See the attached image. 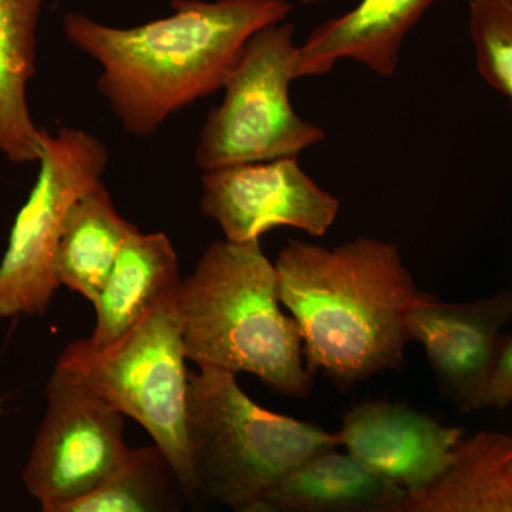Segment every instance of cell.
I'll return each instance as SVG.
<instances>
[{
	"instance_id": "6da1fadb",
	"label": "cell",
	"mask_w": 512,
	"mask_h": 512,
	"mask_svg": "<svg viewBox=\"0 0 512 512\" xmlns=\"http://www.w3.org/2000/svg\"><path fill=\"white\" fill-rule=\"evenodd\" d=\"M174 13L136 28L63 18L70 43L100 64L97 90L127 133L150 137L168 117L224 89L259 30L285 22L288 0H173Z\"/></svg>"
},
{
	"instance_id": "7a4b0ae2",
	"label": "cell",
	"mask_w": 512,
	"mask_h": 512,
	"mask_svg": "<svg viewBox=\"0 0 512 512\" xmlns=\"http://www.w3.org/2000/svg\"><path fill=\"white\" fill-rule=\"evenodd\" d=\"M278 298L298 326L306 366L348 393L406 363L407 319L427 295L396 245L335 248L291 239L275 261Z\"/></svg>"
},
{
	"instance_id": "3957f363",
	"label": "cell",
	"mask_w": 512,
	"mask_h": 512,
	"mask_svg": "<svg viewBox=\"0 0 512 512\" xmlns=\"http://www.w3.org/2000/svg\"><path fill=\"white\" fill-rule=\"evenodd\" d=\"M175 309L198 369L249 373L282 396H311L301 335L282 311L275 265L259 239L211 244L178 286Z\"/></svg>"
},
{
	"instance_id": "277c9868",
	"label": "cell",
	"mask_w": 512,
	"mask_h": 512,
	"mask_svg": "<svg viewBox=\"0 0 512 512\" xmlns=\"http://www.w3.org/2000/svg\"><path fill=\"white\" fill-rule=\"evenodd\" d=\"M187 437L198 494L232 511L265 498L309 458L340 447L338 431L269 412L237 375L217 369L190 373Z\"/></svg>"
},
{
	"instance_id": "5b68a950",
	"label": "cell",
	"mask_w": 512,
	"mask_h": 512,
	"mask_svg": "<svg viewBox=\"0 0 512 512\" xmlns=\"http://www.w3.org/2000/svg\"><path fill=\"white\" fill-rule=\"evenodd\" d=\"M187 360L173 293L113 342L96 345L84 338L69 343L55 367L136 420L191 500L198 490L187 437Z\"/></svg>"
},
{
	"instance_id": "8992f818",
	"label": "cell",
	"mask_w": 512,
	"mask_h": 512,
	"mask_svg": "<svg viewBox=\"0 0 512 512\" xmlns=\"http://www.w3.org/2000/svg\"><path fill=\"white\" fill-rule=\"evenodd\" d=\"M293 23L259 30L224 86V100L201 128L195 163L202 171L298 157L325 137L322 127L293 110L298 46Z\"/></svg>"
},
{
	"instance_id": "52a82bcc",
	"label": "cell",
	"mask_w": 512,
	"mask_h": 512,
	"mask_svg": "<svg viewBox=\"0 0 512 512\" xmlns=\"http://www.w3.org/2000/svg\"><path fill=\"white\" fill-rule=\"evenodd\" d=\"M35 187L10 231L0 259V319L40 316L60 288L56 256L67 212L80 195L103 184L106 144L80 128L42 130Z\"/></svg>"
},
{
	"instance_id": "ba28073f",
	"label": "cell",
	"mask_w": 512,
	"mask_h": 512,
	"mask_svg": "<svg viewBox=\"0 0 512 512\" xmlns=\"http://www.w3.org/2000/svg\"><path fill=\"white\" fill-rule=\"evenodd\" d=\"M46 402L22 478L40 505L62 504L109 480L133 448L123 414L56 367Z\"/></svg>"
},
{
	"instance_id": "9c48e42d",
	"label": "cell",
	"mask_w": 512,
	"mask_h": 512,
	"mask_svg": "<svg viewBox=\"0 0 512 512\" xmlns=\"http://www.w3.org/2000/svg\"><path fill=\"white\" fill-rule=\"evenodd\" d=\"M200 207L227 241L249 242L279 227L322 237L335 224L340 202L288 157L205 171Z\"/></svg>"
},
{
	"instance_id": "30bf717a",
	"label": "cell",
	"mask_w": 512,
	"mask_h": 512,
	"mask_svg": "<svg viewBox=\"0 0 512 512\" xmlns=\"http://www.w3.org/2000/svg\"><path fill=\"white\" fill-rule=\"evenodd\" d=\"M511 319L512 289L460 303L427 293L410 312L409 342L424 349L440 393L458 413L484 409L503 329Z\"/></svg>"
},
{
	"instance_id": "8fae6325",
	"label": "cell",
	"mask_w": 512,
	"mask_h": 512,
	"mask_svg": "<svg viewBox=\"0 0 512 512\" xmlns=\"http://www.w3.org/2000/svg\"><path fill=\"white\" fill-rule=\"evenodd\" d=\"M338 436L346 453L404 491L439 477L466 437L460 427L446 426L409 404L386 400L350 407Z\"/></svg>"
},
{
	"instance_id": "7c38bea8",
	"label": "cell",
	"mask_w": 512,
	"mask_h": 512,
	"mask_svg": "<svg viewBox=\"0 0 512 512\" xmlns=\"http://www.w3.org/2000/svg\"><path fill=\"white\" fill-rule=\"evenodd\" d=\"M439 2L443 0H360L345 15L320 23L298 46L296 79L325 76L342 59L392 77L399 66L404 37Z\"/></svg>"
},
{
	"instance_id": "4fadbf2b",
	"label": "cell",
	"mask_w": 512,
	"mask_h": 512,
	"mask_svg": "<svg viewBox=\"0 0 512 512\" xmlns=\"http://www.w3.org/2000/svg\"><path fill=\"white\" fill-rule=\"evenodd\" d=\"M180 266L171 239L161 232H131L124 242L113 271L93 303L96 325L89 336L96 345H106L173 295L180 286Z\"/></svg>"
},
{
	"instance_id": "5bb4252c",
	"label": "cell",
	"mask_w": 512,
	"mask_h": 512,
	"mask_svg": "<svg viewBox=\"0 0 512 512\" xmlns=\"http://www.w3.org/2000/svg\"><path fill=\"white\" fill-rule=\"evenodd\" d=\"M399 512H512V437H464L446 470L407 491Z\"/></svg>"
},
{
	"instance_id": "9a60e30c",
	"label": "cell",
	"mask_w": 512,
	"mask_h": 512,
	"mask_svg": "<svg viewBox=\"0 0 512 512\" xmlns=\"http://www.w3.org/2000/svg\"><path fill=\"white\" fill-rule=\"evenodd\" d=\"M406 493L333 448L293 470L265 500L291 512H399Z\"/></svg>"
},
{
	"instance_id": "2e32d148",
	"label": "cell",
	"mask_w": 512,
	"mask_h": 512,
	"mask_svg": "<svg viewBox=\"0 0 512 512\" xmlns=\"http://www.w3.org/2000/svg\"><path fill=\"white\" fill-rule=\"evenodd\" d=\"M43 0H0V154L15 164L39 163L42 128L29 109Z\"/></svg>"
},
{
	"instance_id": "e0dca14e",
	"label": "cell",
	"mask_w": 512,
	"mask_h": 512,
	"mask_svg": "<svg viewBox=\"0 0 512 512\" xmlns=\"http://www.w3.org/2000/svg\"><path fill=\"white\" fill-rule=\"evenodd\" d=\"M137 225L121 217L104 184L73 202L56 256L60 286L93 303L99 298L124 242Z\"/></svg>"
},
{
	"instance_id": "ac0fdd59",
	"label": "cell",
	"mask_w": 512,
	"mask_h": 512,
	"mask_svg": "<svg viewBox=\"0 0 512 512\" xmlns=\"http://www.w3.org/2000/svg\"><path fill=\"white\" fill-rule=\"evenodd\" d=\"M180 478L156 446L131 450L123 467L90 493L39 512H187Z\"/></svg>"
},
{
	"instance_id": "d6986e66",
	"label": "cell",
	"mask_w": 512,
	"mask_h": 512,
	"mask_svg": "<svg viewBox=\"0 0 512 512\" xmlns=\"http://www.w3.org/2000/svg\"><path fill=\"white\" fill-rule=\"evenodd\" d=\"M468 30L477 72L512 103V0H471Z\"/></svg>"
},
{
	"instance_id": "ffe728a7",
	"label": "cell",
	"mask_w": 512,
	"mask_h": 512,
	"mask_svg": "<svg viewBox=\"0 0 512 512\" xmlns=\"http://www.w3.org/2000/svg\"><path fill=\"white\" fill-rule=\"evenodd\" d=\"M512 404V333L504 335L495 362L490 386L485 394L484 409L505 410Z\"/></svg>"
},
{
	"instance_id": "44dd1931",
	"label": "cell",
	"mask_w": 512,
	"mask_h": 512,
	"mask_svg": "<svg viewBox=\"0 0 512 512\" xmlns=\"http://www.w3.org/2000/svg\"><path fill=\"white\" fill-rule=\"evenodd\" d=\"M234 512H291L286 511L284 508L278 507V505L272 504L271 501L265 500H256L252 501V503L242 505V507L237 508Z\"/></svg>"
},
{
	"instance_id": "7402d4cb",
	"label": "cell",
	"mask_w": 512,
	"mask_h": 512,
	"mask_svg": "<svg viewBox=\"0 0 512 512\" xmlns=\"http://www.w3.org/2000/svg\"><path fill=\"white\" fill-rule=\"evenodd\" d=\"M305 5H315V3L325 2V0H301Z\"/></svg>"
},
{
	"instance_id": "603a6c76",
	"label": "cell",
	"mask_w": 512,
	"mask_h": 512,
	"mask_svg": "<svg viewBox=\"0 0 512 512\" xmlns=\"http://www.w3.org/2000/svg\"><path fill=\"white\" fill-rule=\"evenodd\" d=\"M0 413H2V400H0Z\"/></svg>"
}]
</instances>
